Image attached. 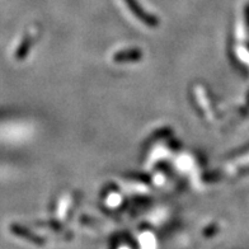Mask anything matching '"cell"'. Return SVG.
<instances>
[{
	"mask_svg": "<svg viewBox=\"0 0 249 249\" xmlns=\"http://www.w3.org/2000/svg\"><path fill=\"white\" fill-rule=\"evenodd\" d=\"M126 3H127L128 8L131 9L132 13L135 14V16L138 17L139 19L141 20V22H144L145 24H148V26H151V27H154L157 26L158 22L157 19H155L154 17H150L149 14H146L144 12V9L140 7H139V4L136 3V0H126Z\"/></svg>",
	"mask_w": 249,
	"mask_h": 249,
	"instance_id": "1",
	"label": "cell"
},
{
	"mask_svg": "<svg viewBox=\"0 0 249 249\" xmlns=\"http://www.w3.org/2000/svg\"><path fill=\"white\" fill-rule=\"evenodd\" d=\"M142 57V53L138 50H128V51H121V53H116L113 56V60L116 62H126V61H136V60L141 59Z\"/></svg>",
	"mask_w": 249,
	"mask_h": 249,
	"instance_id": "2",
	"label": "cell"
}]
</instances>
